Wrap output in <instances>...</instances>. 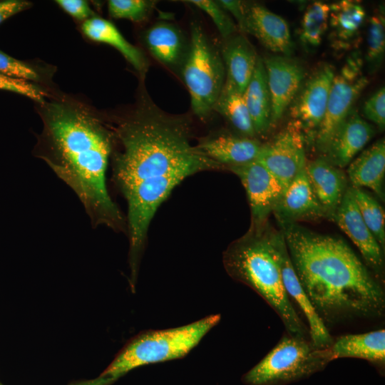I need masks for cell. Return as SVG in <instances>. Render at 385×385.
I'll list each match as a JSON object with an SVG mask.
<instances>
[{
    "mask_svg": "<svg viewBox=\"0 0 385 385\" xmlns=\"http://www.w3.org/2000/svg\"><path fill=\"white\" fill-rule=\"evenodd\" d=\"M294 271L326 327L385 313L382 284L342 240L281 224Z\"/></svg>",
    "mask_w": 385,
    "mask_h": 385,
    "instance_id": "obj_1",
    "label": "cell"
},
{
    "mask_svg": "<svg viewBox=\"0 0 385 385\" xmlns=\"http://www.w3.org/2000/svg\"><path fill=\"white\" fill-rule=\"evenodd\" d=\"M113 148V134L90 113L63 103L47 107L38 156L74 192L93 227L126 232V220L106 184Z\"/></svg>",
    "mask_w": 385,
    "mask_h": 385,
    "instance_id": "obj_2",
    "label": "cell"
},
{
    "mask_svg": "<svg viewBox=\"0 0 385 385\" xmlns=\"http://www.w3.org/2000/svg\"><path fill=\"white\" fill-rule=\"evenodd\" d=\"M120 148L112 155L113 180L123 195L146 180L178 171L192 175L224 168L191 144L188 117L147 103L118 125Z\"/></svg>",
    "mask_w": 385,
    "mask_h": 385,
    "instance_id": "obj_3",
    "label": "cell"
},
{
    "mask_svg": "<svg viewBox=\"0 0 385 385\" xmlns=\"http://www.w3.org/2000/svg\"><path fill=\"white\" fill-rule=\"evenodd\" d=\"M268 222L250 226L248 231L230 243L222 253L227 274L257 293L277 314L287 334L310 339L305 325L294 309L283 285Z\"/></svg>",
    "mask_w": 385,
    "mask_h": 385,
    "instance_id": "obj_4",
    "label": "cell"
},
{
    "mask_svg": "<svg viewBox=\"0 0 385 385\" xmlns=\"http://www.w3.org/2000/svg\"><path fill=\"white\" fill-rule=\"evenodd\" d=\"M220 319V314H211L178 327L141 332L127 343L101 376L115 381L137 367L183 358Z\"/></svg>",
    "mask_w": 385,
    "mask_h": 385,
    "instance_id": "obj_5",
    "label": "cell"
},
{
    "mask_svg": "<svg viewBox=\"0 0 385 385\" xmlns=\"http://www.w3.org/2000/svg\"><path fill=\"white\" fill-rule=\"evenodd\" d=\"M332 361L329 347L287 334L241 381L245 385H288L323 371Z\"/></svg>",
    "mask_w": 385,
    "mask_h": 385,
    "instance_id": "obj_6",
    "label": "cell"
},
{
    "mask_svg": "<svg viewBox=\"0 0 385 385\" xmlns=\"http://www.w3.org/2000/svg\"><path fill=\"white\" fill-rule=\"evenodd\" d=\"M182 75L190 93L193 113L200 119L205 120L222 90L225 70L221 54L197 23L191 26V41Z\"/></svg>",
    "mask_w": 385,
    "mask_h": 385,
    "instance_id": "obj_7",
    "label": "cell"
},
{
    "mask_svg": "<svg viewBox=\"0 0 385 385\" xmlns=\"http://www.w3.org/2000/svg\"><path fill=\"white\" fill-rule=\"evenodd\" d=\"M368 83L369 79L361 71V61L358 57L350 58L334 75L324 116L314 138L319 152L324 151Z\"/></svg>",
    "mask_w": 385,
    "mask_h": 385,
    "instance_id": "obj_8",
    "label": "cell"
},
{
    "mask_svg": "<svg viewBox=\"0 0 385 385\" xmlns=\"http://www.w3.org/2000/svg\"><path fill=\"white\" fill-rule=\"evenodd\" d=\"M257 160L274 175L283 193L306 167L304 135L292 123L288 124L272 141L262 144Z\"/></svg>",
    "mask_w": 385,
    "mask_h": 385,
    "instance_id": "obj_9",
    "label": "cell"
},
{
    "mask_svg": "<svg viewBox=\"0 0 385 385\" xmlns=\"http://www.w3.org/2000/svg\"><path fill=\"white\" fill-rule=\"evenodd\" d=\"M334 75L332 66H320L299 90L289 106L292 123L302 133L314 138L324 116Z\"/></svg>",
    "mask_w": 385,
    "mask_h": 385,
    "instance_id": "obj_10",
    "label": "cell"
},
{
    "mask_svg": "<svg viewBox=\"0 0 385 385\" xmlns=\"http://www.w3.org/2000/svg\"><path fill=\"white\" fill-rule=\"evenodd\" d=\"M225 169L235 174L245 189L251 212L252 227L267 223L270 215L279 201L282 190L268 169L259 161L254 160Z\"/></svg>",
    "mask_w": 385,
    "mask_h": 385,
    "instance_id": "obj_11",
    "label": "cell"
},
{
    "mask_svg": "<svg viewBox=\"0 0 385 385\" xmlns=\"http://www.w3.org/2000/svg\"><path fill=\"white\" fill-rule=\"evenodd\" d=\"M333 217L339 228L359 249L371 272L382 284L384 280V251L364 222L351 187L346 189Z\"/></svg>",
    "mask_w": 385,
    "mask_h": 385,
    "instance_id": "obj_12",
    "label": "cell"
},
{
    "mask_svg": "<svg viewBox=\"0 0 385 385\" xmlns=\"http://www.w3.org/2000/svg\"><path fill=\"white\" fill-rule=\"evenodd\" d=\"M272 240L284 287L289 298L295 302L306 317L311 341L317 347H329L334 342V338L316 313L299 280L282 232L273 230Z\"/></svg>",
    "mask_w": 385,
    "mask_h": 385,
    "instance_id": "obj_13",
    "label": "cell"
},
{
    "mask_svg": "<svg viewBox=\"0 0 385 385\" xmlns=\"http://www.w3.org/2000/svg\"><path fill=\"white\" fill-rule=\"evenodd\" d=\"M271 98V125L289 108L302 86L304 67L289 56L276 55L263 60Z\"/></svg>",
    "mask_w": 385,
    "mask_h": 385,
    "instance_id": "obj_14",
    "label": "cell"
},
{
    "mask_svg": "<svg viewBox=\"0 0 385 385\" xmlns=\"http://www.w3.org/2000/svg\"><path fill=\"white\" fill-rule=\"evenodd\" d=\"M243 32L255 36L267 49L289 56L293 43L287 22L282 16L258 4H245Z\"/></svg>",
    "mask_w": 385,
    "mask_h": 385,
    "instance_id": "obj_15",
    "label": "cell"
},
{
    "mask_svg": "<svg viewBox=\"0 0 385 385\" xmlns=\"http://www.w3.org/2000/svg\"><path fill=\"white\" fill-rule=\"evenodd\" d=\"M374 133L373 126L353 108L322 153V158L342 169L349 165Z\"/></svg>",
    "mask_w": 385,
    "mask_h": 385,
    "instance_id": "obj_16",
    "label": "cell"
},
{
    "mask_svg": "<svg viewBox=\"0 0 385 385\" xmlns=\"http://www.w3.org/2000/svg\"><path fill=\"white\" fill-rule=\"evenodd\" d=\"M273 212L281 224L315 220L326 215L313 192L305 168L283 192Z\"/></svg>",
    "mask_w": 385,
    "mask_h": 385,
    "instance_id": "obj_17",
    "label": "cell"
},
{
    "mask_svg": "<svg viewBox=\"0 0 385 385\" xmlns=\"http://www.w3.org/2000/svg\"><path fill=\"white\" fill-rule=\"evenodd\" d=\"M262 145L255 138L227 133L209 135L196 145L203 154L224 168L256 160Z\"/></svg>",
    "mask_w": 385,
    "mask_h": 385,
    "instance_id": "obj_18",
    "label": "cell"
},
{
    "mask_svg": "<svg viewBox=\"0 0 385 385\" xmlns=\"http://www.w3.org/2000/svg\"><path fill=\"white\" fill-rule=\"evenodd\" d=\"M221 53L225 70L224 86L243 93L258 59L255 48L244 36L233 35L225 39Z\"/></svg>",
    "mask_w": 385,
    "mask_h": 385,
    "instance_id": "obj_19",
    "label": "cell"
},
{
    "mask_svg": "<svg viewBox=\"0 0 385 385\" xmlns=\"http://www.w3.org/2000/svg\"><path fill=\"white\" fill-rule=\"evenodd\" d=\"M311 187L326 214L334 215L348 188L344 171L324 158L307 161Z\"/></svg>",
    "mask_w": 385,
    "mask_h": 385,
    "instance_id": "obj_20",
    "label": "cell"
},
{
    "mask_svg": "<svg viewBox=\"0 0 385 385\" xmlns=\"http://www.w3.org/2000/svg\"><path fill=\"white\" fill-rule=\"evenodd\" d=\"M332 360L341 358L364 359L384 372L385 330L384 329L361 334H348L335 339L329 347Z\"/></svg>",
    "mask_w": 385,
    "mask_h": 385,
    "instance_id": "obj_21",
    "label": "cell"
},
{
    "mask_svg": "<svg viewBox=\"0 0 385 385\" xmlns=\"http://www.w3.org/2000/svg\"><path fill=\"white\" fill-rule=\"evenodd\" d=\"M347 175L352 188L371 190L384 200L385 140L381 138L364 150L348 166Z\"/></svg>",
    "mask_w": 385,
    "mask_h": 385,
    "instance_id": "obj_22",
    "label": "cell"
},
{
    "mask_svg": "<svg viewBox=\"0 0 385 385\" xmlns=\"http://www.w3.org/2000/svg\"><path fill=\"white\" fill-rule=\"evenodd\" d=\"M243 96L255 135H265L271 126L272 103L263 60L260 57Z\"/></svg>",
    "mask_w": 385,
    "mask_h": 385,
    "instance_id": "obj_23",
    "label": "cell"
},
{
    "mask_svg": "<svg viewBox=\"0 0 385 385\" xmlns=\"http://www.w3.org/2000/svg\"><path fill=\"white\" fill-rule=\"evenodd\" d=\"M82 30L91 39L115 48L139 72L146 71L147 62L143 53L129 43L111 22L101 18H90L83 22Z\"/></svg>",
    "mask_w": 385,
    "mask_h": 385,
    "instance_id": "obj_24",
    "label": "cell"
},
{
    "mask_svg": "<svg viewBox=\"0 0 385 385\" xmlns=\"http://www.w3.org/2000/svg\"><path fill=\"white\" fill-rule=\"evenodd\" d=\"M145 43L151 54L167 66L178 64L184 54L181 33L172 24L158 23L146 32Z\"/></svg>",
    "mask_w": 385,
    "mask_h": 385,
    "instance_id": "obj_25",
    "label": "cell"
},
{
    "mask_svg": "<svg viewBox=\"0 0 385 385\" xmlns=\"http://www.w3.org/2000/svg\"><path fill=\"white\" fill-rule=\"evenodd\" d=\"M329 6V24L334 40L342 46L358 34L366 16L365 10L355 1L343 0Z\"/></svg>",
    "mask_w": 385,
    "mask_h": 385,
    "instance_id": "obj_26",
    "label": "cell"
},
{
    "mask_svg": "<svg viewBox=\"0 0 385 385\" xmlns=\"http://www.w3.org/2000/svg\"><path fill=\"white\" fill-rule=\"evenodd\" d=\"M213 110L225 117L240 135H256L243 93L224 86Z\"/></svg>",
    "mask_w": 385,
    "mask_h": 385,
    "instance_id": "obj_27",
    "label": "cell"
},
{
    "mask_svg": "<svg viewBox=\"0 0 385 385\" xmlns=\"http://www.w3.org/2000/svg\"><path fill=\"white\" fill-rule=\"evenodd\" d=\"M330 6L322 1H314L307 7L302 20L300 40L306 46H318L327 30Z\"/></svg>",
    "mask_w": 385,
    "mask_h": 385,
    "instance_id": "obj_28",
    "label": "cell"
},
{
    "mask_svg": "<svg viewBox=\"0 0 385 385\" xmlns=\"http://www.w3.org/2000/svg\"><path fill=\"white\" fill-rule=\"evenodd\" d=\"M361 215L383 251L385 247V215L378 201L362 188L351 187Z\"/></svg>",
    "mask_w": 385,
    "mask_h": 385,
    "instance_id": "obj_29",
    "label": "cell"
},
{
    "mask_svg": "<svg viewBox=\"0 0 385 385\" xmlns=\"http://www.w3.org/2000/svg\"><path fill=\"white\" fill-rule=\"evenodd\" d=\"M366 60L370 72L381 66L385 51V24L383 14L373 15L369 19L367 31Z\"/></svg>",
    "mask_w": 385,
    "mask_h": 385,
    "instance_id": "obj_30",
    "label": "cell"
},
{
    "mask_svg": "<svg viewBox=\"0 0 385 385\" xmlns=\"http://www.w3.org/2000/svg\"><path fill=\"white\" fill-rule=\"evenodd\" d=\"M108 5L109 14L113 18L141 21L147 17L153 2L145 0H110Z\"/></svg>",
    "mask_w": 385,
    "mask_h": 385,
    "instance_id": "obj_31",
    "label": "cell"
},
{
    "mask_svg": "<svg viewBox=\"0 0 385 385\" xmlns=\"http://www.w3.org/2000/svg\"><path fill=\"white\" fill-rule=\"evenodd\" d=\"M187 2L199 8L211 18L223 38L227 39L235 33V24L217 1L190 0Z\"/></svg>",
    "mask_w": 385,
    "mask_h": 385,
    "instance_id": "obj_32",
    "label": "cell"
},
{
    "mask_svg": "<svg viewBox=\"0 0 385 385\" xmlns=\"http://www.w3.org/2000/svg\"><path fill=\"white\" fill-rule=\"evenodd\" d=\"M0 89L27 96L36 102H44V93L29 81L0 73Z\"/></svg>",
    "mask_w": 385,
    "mask_h": 385,
    "instance_id": "obj_33",
    "label": "cell"
},
{
    "mask_svg": "<svg viewBox=\"0 0 385 385\" xmlns=\"http://www.w3.org/2000/svg\"><path fill=\"white\" fill-rule=\"evenodd\" d=\"M0 73L27 81H37L38 73L31 66L0 51Z\"/></svg>",
    "mask_w": 385,
    "mask_h": 385,
    "instance_id": "obj_34",
    "label": "cell"
},
{
    "mask_svg": "<svg viewBox=\"0 0 385 385\" xmlns=\"http://www.w3.org/2000/svg\"><path fill=\"white\" fill-rule=\"evenodd\" d=\"M363 113L366 118L381 130L385 127V89L380 88L364 103Z\"/></svg>",
    "mask_w": 385,
    "mask_h": 385,
    "instance_id": "obj_35",
    "label": "cell"
},
{
    "mask_svg": "<svg viewBox=\"0 0 385 385\" xmlns=\"http://www.w3.org/2000/svg\"><path fill=\"white\" fill-rule=\"evenodd\" d=\"M56 2L68 14L78 20L86 19L93 14L83 0H57Z\"/></svg>",
    "mask_w": 385,
    "mask_h": 385,
    "instance_id": "obj_36",
    "label": "cell"
},
{
    "mask_svg": "<svg viewBox=\"0 0 385 385\" xmlns=\"http://www.w3.org/2000/svg\"><path fill=\"white\" fill-rule=\"evenodd\" d=\"M30 6L31 3L26 1L6 0L0 1V24Z\"/></svg>",
    "mask_w": 385,
    "mask_h": 385,
    "instance_id": "obj_37",
    "label": "cell"
},
{
    "mask_svg": "<svg viewBox=\"0 0 385 385\" xmlns=\"http://www.w3.org/2000/svg\"><path fill=\"white\" fill-rule=\"evenodd\" d=\"M217 2L235 19L240 28L243 24L245 14V4L237 0H220Z\"/></svg>",
    "mask_w": 385,
    "mask_h": 385,
    "instance_id": "obj_38",
    "label": "cell"
},
{
    "mask_svg": "<svg viewBox=\"0 0 385 385\" xmlns=\"http://www.w3.org/2000/svg\"><path fill=\"white\" fill-rule=\"evenodd\" d=\"M114 381H113L112 379L99 376L98 377L94 379L79 382L73 385H110ZM0 385H3V384L0 383Z\"/></svg>",
    "mask_w": 385,
    "mask_h": 385,
    "instance_id": "obj_39",
    "label": "cell"
}]
</instances>
